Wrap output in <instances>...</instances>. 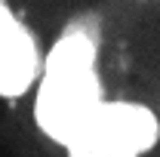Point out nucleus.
<instances>
[{
	"instance_id": "2",
	"label": "nucleus",
	"mask_w": 160,
	"mask_h": 157,
	"mask_svg": "<svg viewBox=\"0 0 160 157\" xmlns=\"http://www.w3.org/2000/svg\"><path fill=\"white\" fill-rule=\"evenodd\" d=\"M160 139V120L139 102H105L65 145L68 157H139Z\"/></svg>"
},
{
	"instance_id": "3",
	"label": "nucleus",
	"mask_w": 160,
	"mask_h": 157,
	"mask_svg": "<svg viewBox=\"0 0 160 157\" xmlns=\"http://www.w3.org/2000/svg\"><path fill=\"white\" fill-rule=\"evenodd\" d=\"M43 59L34 34L0 0V99H19L40 80Z\"/></svg>"
},
{
	"instance_id": "1",
	"label": "nucleus",
	"mask_w": 160,
	"mask_h": 157,
	"mask_svg": "<svg viewBox=\"0 0 160 157\" xmlns=\"http://www.w3.org/2000/svg\"><path fill=\"white\" fill-rule=\"evenodd\" d=\"M96 59L99 22L92 16L74 19L43 59L34 96V123L46 139H52L62 148L105 105Z\"/></svg>"
}]
</instances>
